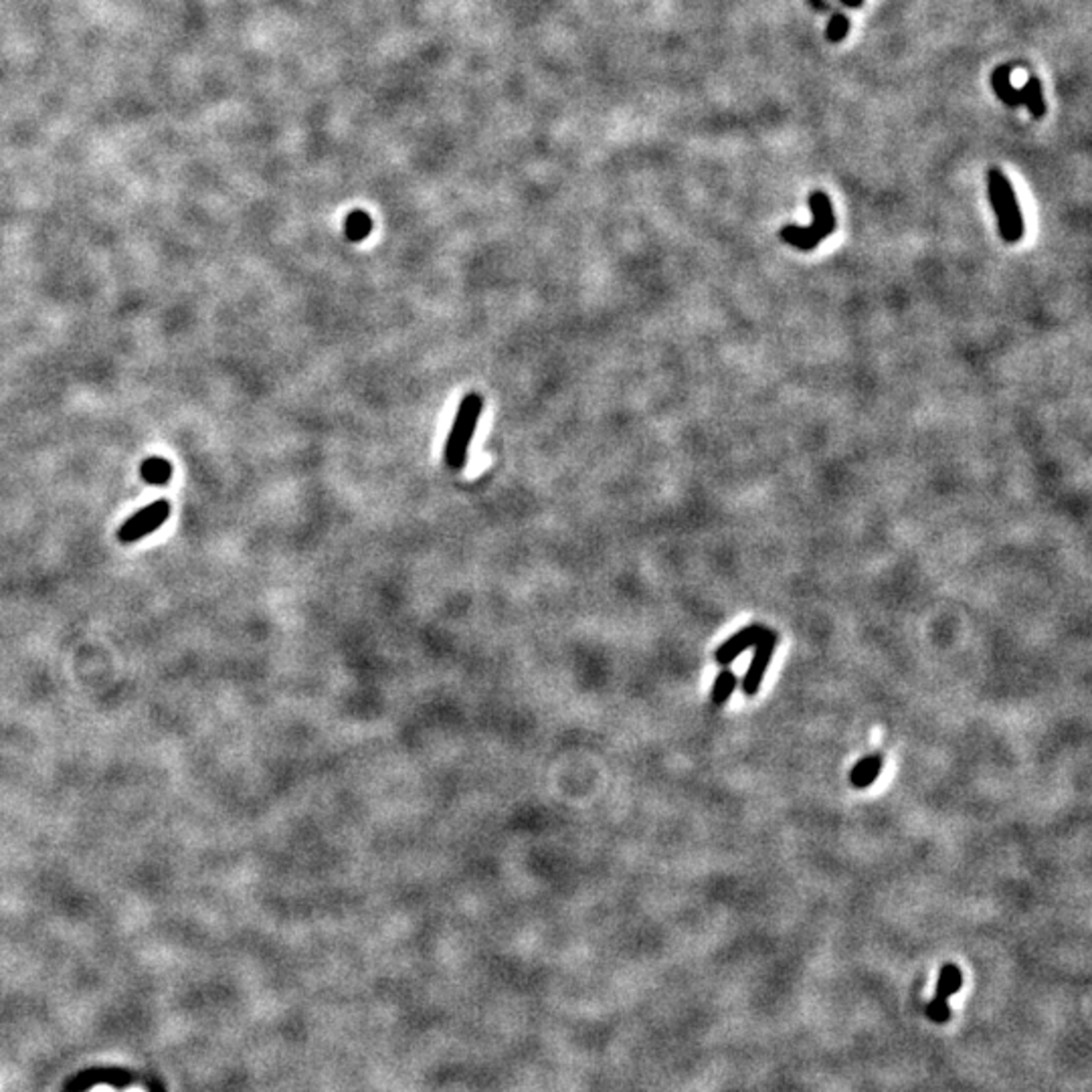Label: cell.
<instances>
[{
	"mask_svg": "<svg viewBox=\"0 0 1092 1092\" xmlns=\"http://www.w3.org/2000/svg\"><path fill=\"white\" fill-rule=\"evenodd\" d=\"M882 767H885V757H882V754H868V757H862L856 762L854 769L850 771V783H852L856 789H868V787L878 779Z\"/></svg>",
	"mask_w": 1092,
	"mask_h": 1092,
	"instance_id": "7",
	"label": "cell"
},
{
	"mask_svg": "<svg viewBox=\"0 0 1092 1092\" xmlns=\"http://www.w3.org/2000/svg\"><path fill=\"white\" fill-rule=\"evenodd\" d=\"M840 3L844 6H850V9H860V6L864 4V0H840Z\"/></svg>",
	"mask_w": 1092,
	"mask_h": 1092,
	"instance_id": "17",
	"label": "cell"
},
{
	"mask_svg": "<svg viewBox=\"0 0 1092 1092\" xmlns=\"http://www.w3.org/2000/svg\"><path fill=\"white\" fill-rule=\"evenodd\" d=\"M1019 92H1022V106L1027 108L1034 119L1046 116V101H1044V90L1038 77L1032 75Z\"/></svg>",
	"mask_w": 1092,
	"mask_h": 1092,
	"instance_id": "10",
	"label": "cell"
},
{
	"mask_svg": "<svg viewBox=\"0 0 1092 1092\" xmlns=\"http://www.w3.org/2000/svg\"><path fill=\"white\" fill-rule=\"evenodd\" d=\"M961 985H963L961 969L957 965H953V963H947V965L941 967V973H938L935 998L949 1001L955 993H959Z\"/></svg>",
	"mask_w": 1092,
	"mask_h": 1092,
	"instance_id": "9",
	"label": "cell"
},
{
	"mask_svg": "<svg viewBox=\"0 0 1092 1092\" xmlns=\"http://www.w3.org/2000/svg\"><path fill=\"white\" fill-rule=\"evenodd\" d=\"M927 1017L930 1019V1022H935V1024H947V1022H949V1017H951L949 1001H943V1000H937V998L930 1000L927 1003Z\"/></svg>",
	"mask_w": 1092,
	"mask_h": 1092,
	"instance_id": "15",
	"label": "cell"
},
{
	"mask_svg": "<svg viewBox=\"0 0 1092 1092\" xmlns=\"http://www.w3.org/2000/svg\"><path fill=\"white\" fill-rule=\"evenodd\" d=\"M809 211H811V225L807 227H799V225H785L779 233V237H781L785 243H789L795 249H801V251H814V249L822 243L825 237H830L833 231H836V215H833V207L830 197L825 195L823 190H814L809 195Z\"/></svg>",
	"mask_w": 1092,
	"mask_h": 1092,
	"instance_id": "1",
	"label": "cell"
},
{
	"mask_svg": "<svg viewBox=\"0 0 1092 1092\" xmlns=\"http://www.w3.org/2000/svg\"><path fill=\"white\" fill-rule=\"evenodd\" d=\"M809 4L814 6L815 11H828V9H830V6H828V3H825V0H809Z\"/></svg>",
	"mask_w": 1092,
	"mask_h": 1092,
	"instance_id": "16",
	"label": "cell"
},
{
	"mask_svg": "<svg viewBox=\"0 0 1092 1092\" xmlns=\"http://www.w3.org/2000/svg\"><path fill=\"white\" fill-rule=\"evenodd\" d=\"M991 87L1008 108L1022 106V92L1011 85V66H1001L991 74Z\"/></svg>",
	"mask_w": 1092,
	"mask_h": 1092,
	"instance_id": "8",
	"label": "cell"
},
{
	"mask_svg": "<svg viewBox=\"0 0 1092 1092\" xmlns=\"http://www.w3.org/2000/svg\"><path fill=\"white\" fill-rule=\"evenodd\" d=\"M172 476V465L163 457H150L142 463V478L154 486H163Z\"/></svg>",
	"mask_w": 1092,
	"mask_h": 1092,
	"instance_id": "12",
	"label": "cell"
},
{
	"mask_svg": "<svg viewBox=\"0 0 1092 1092\" xmlns=\"http://www.w3.org/2000/svg\"><path fill=\"white\" fill-rule=\"evenodd\" d=\"M987 197L991 208L998 215L1000 235L1006 243H1017L1024 237V216L1019 211L1016 190L1000 168H991L987 172Z\"/></svg>",
	"mask_w": 1092,
	"mask_h": 1092,
	"instance_id": "2",
	"label": "cell"
},
{
	"mask_svg": "<svg viewBox=\"0 0 1092 1092\" xmlns=\"http://www.w3.org/2000/svg\"><path fill=\"white\" fill-rule=\"evenodd\" d=\"M777 641H779L777 633L773 630H765V633H762L757 644H754L753 660L749 664V670H746L744 678H743V692L746 696H757L761 682H762V678H765V672L769 668L771 660H773Z\"/></svg>",
	"mask_w": 1092,
	"mask_h": 1092,
	"instance_id": "5",
	"label": "cell"
},
{
	"mask_svg": "<svg viewBox=\"0 0 1092 1092\" xmlns=\"http://www.w3.org/2000/svg\"><path fill=\"white\" fill-rule=\"evenodd\" d=\"M168 514H171V504L166 500H156L154 504L146 506L144 510L136 512L134 516L128 518L126 524L118 530L119 542L130 544L148 536L150 533H154V530L164 524Z\"/></svg>",
	"mask_w": 1092,
	"mask_h": 1092,
	"instance_id": "4",
	"label": "cell"
},
{
	"mask_svg": "<svg viewBox=\"0 0 1092 1092\" xmlns=\"http://www.w3.org/2000/svg\"><path fill=\"white\" fill-rule=\"evenodd\" d=\"M736 684H738L736 674H735L733 670H728V668H727V670H722V672L718 674V676H717V680H714V686H712V702L717 704V706L727 704L728 698L733 696Z\"/></svg>",
	"mask_w": 1092,
	"mask_h": 1092,
	"instance_id": "13",
	"label": "cell"
},
{
	"mask_svg": "<svg viewBox=\"0 0 1092 1092\" xmlns=\"http://www.w3.org/2000/svg\"><path fill=\"white\" fill-rule=\"evenodd\" d=\"M850 33V19L846 17L844 13H833L828 22V29H825V39H828L830 43H841Z\"/></svg>",
	"mask_w": 1092,
	"mask_h": 1092,
	"instance_id": "14",
	"label": "cell"
},
{
	"mask_svg": "<svg viewBox=\"0 0 1092 1092\" xmlns=\"http://www.w3.org/2000/svg\"><path fill=\"white\" fill-rule=\"evenodd\" d=\"M481 409H484V399H481L478 392H470L468 397L462 399L460 407H457L452 431H449L447 444L444 449L445 463L452 470H463L465 463H468V452L473 439V431H476L481 417Z\"/></svg>",
	"mask_w": 1092,
	"mask_h": 1092,
	"instance_id": "3",
	"label": "cell"
},
{
	"mask_svg": "<svg viewBox=\"0 0 1092 1092\" xmlns=\"http://www.w3.org/2000/svg\"><path fill=\"white\" fill-rule=\"evenodd\" d=\"M765 630H767L765 625H761V623L746 625V628H743L741 631H736L735 636H730L725 644L718 646L717 654H714V660H717V664H720V665L733 664L738 656L746 652V649L754 647V644H757L759 638L765 633Z\"/></svg>",
	"mask_w": 1092,
	"mask_h": 1092,
	"instance_id": "6",
	"label": "cell"
},
{
	"mask_svg": "<svg viewBox=\"0 0 1092 1092\" xmlns=\"http://www.w3.org/2000/svg\"><path fill=\"white\" fill-rule=\"evenodd\" d=\"M371 231H373L371 216H368L365 211H360V208H357L355 213H350L347 216V221H344V233H347V237L350 241H363L371 235Z\"/></svg>",
	"mask_w": 1092,
	"mask_h": 1092,
	"instance_id": "11",
	"label": "cell"
}]
</instances>
